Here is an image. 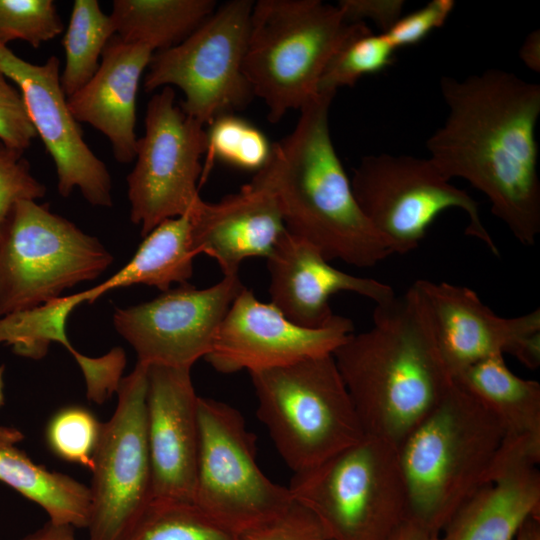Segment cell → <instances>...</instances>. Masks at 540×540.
<instances>
[{
  "label": "cell",
  "mask_w": 540,
  "mask_h": 540,
  "mask_svg": "<svg viewBox=\"0 0 540 540\" xmlns=\"http://www.w3.org/2000/svg\"><path fill=\"white\" fill-rule=\"evenodd\" d=\"M516 540H540V518L529 519L521 528Z\"/></svg>",
  "instance_id": "cell-43"
},
{
  "label": "cell",
  "mask_w": 540,
  "mask_h": 540,
  "mask_svg": "<svg viewBox=\"0 0 540 540\" xmlns=\"http://www.w3.org/2000/svg\"><path fill=\"white\" fill-rule=\"evenodd\" d=\"M199 452L193 503L240 535L292 503L288 487L269 479L256 458V437L239 410L198 398Z\"/></svg>",
  "instance_id": "cell-9"
},
{
  "label": "cell",
  "mask_w": 540,
  "mask_h": 540,
  "mask_svg": "<svg viewBox=\"0 0 540 540\" xmlns=\"http://www.w3.org/2000/svg\"><path fill=\"white\" fill-rule=\"evenodd\" d=\"M239 540H331L317 519L293 503L275 517L243 532Z\"/></svg>",
  "instance_id": "cell-35"
},
{
  "label": "cell",
  "mask_w": 540,
  "mask_h": 540,
  "mask_svg": "<svg viewBox=\"0 0 540 540\" xmlns=\"http://www.w3.org/2000/svg\"><path fill=\"white\" fill-rule=\"evenodd\" d=\"M0 481L38 504L50 522L87 529L91 514L88 486L32 461L16 446L0 447Z\"/></svg>",
  "instance_id": "cell-25"
},
{
  "label": "cell",
  "mask_w": 540,
  "mask_h": 540,
  "mask_svg": "<svg viewBox=\"0 0 540 540\" xmlns=\"http://www.w3.org/2000/svg\"><path fill=\"white\" fill-rule=\"evenodd\" d=\"M153 54L149 46L125 41L115 34L106 44L92 79L67 97L74 118L104 134L114 158L122 164L135 159L136 97Z\"/></svg>",
  "instance_id": "cell-22"
},
{
  "label": "cell",
  "mask_w": 540,
  "mask_h": 540,
  "mask_svg": "<svg viewBox=\"0 0 540 540\" xmlns=\"http://www.w3.org/2000/svg\"><path fill=\"white\" fill-rule=\"evenodd\" d=\"M454 6L453 0H433L421 9L400 17L383 34L395 50L416 45L434 29L443 26Z\"/></svg>",
  "instance_id": "cell-37"
},
{
  "label": "cell",
  "mask_w": 540,
  "mask_h": 540,
  "mask_svg": "<svg viewBox=\"0 0 540 540\" xmlns=\"http://www.w3.org/2000/svg\"><path fill=\"white\" fill-rule=\"evenodd\" d=\"M206 162L200 185L205 181L214 160L257 172L268 161L272 149L265 134L247 120L225 114L208 124Z\"/></svg>",
  "instance_id": "cell-29"
},
{
  "label": "cell",
  "mask_w": 540,
  "mask_h": 540,
  "mask_svg": "<svg viewBox=\"0 0 540 540\" xmlns=\"http://www.w3.org/2000/svg\"><path fill=\"white\" fill-rule=\"evenodd\" d=\"M188 215L196 256L214 259L223 276L239 275L246 259L267 258L286 231L276 200L249 183L217 202L201 199Z\"/></svg>",
  "instance_id": "cell-21"
},
{
  "label": "cell",
  "mask_w": 540,
  "mask_h": 540,
  "mask_svg": "<svg viewBox=\"0 0 540 540\" xmlns=\"http://www.w3.org/2000/svg\"><path fill=\"white\" fill-rule=\"evenodd\" d=\"M395 51L383 33L376 35L365 24L329 59L320 76L318 92L354 86L361 77L390 66Z\"/></svg>",
  "instance_id": "cell-31"
},
{
  "label": "cell",
  "mask_w": 540,
  "mask_h": 540,
  "mask_svg": "<svg viewBox=\"0 0 540 540\" xmlns=\"http://www.w3.org/2000/svg\"><path fill=\"white\" fill-rule=\"evenodd\" d=\"M74 527L47 521L42 527L18 540H77Z\"/></svg>",
  "instance_id": "cell-40"
},
{
  "label": "cell",
  "mask_w": 540,
  "mask_h": 540,
  "mask_svg": "<svg viewBox=\"0 0 540 540\" xmlns=\"http://www.w3.org/2000/svg\"><path fill=\"white\" fill-rule=\"evenodd\" d=\"M454 382L474 396L499 422L506 446L540 454V384L515 375L504 356L470 365Z\"/></svg>",
  "instance_id": "cell-23"
},
{
  "label": "cell",
  "mask_w": 540,
  "mask_h": 540,
  "mask_svg": "<svg viewBox=\"0 0 540 540\" xmlns=\"http://www.w3.org/2000/svg\"><path fill=\"white\" fill-rule=\"evenodd\" d=\"M540 458L501 447L483 483L459 506L442 540H516L531 518H540Z\"/></svg>",
  "instance_id": "cell-20"
},
{
  "label": "cell",
  "mask_w": 540,
  "mask_h": 540,
  "mask_svg": "<svg viewBox=\"0 0 540 540\" xmlns=\"http://www.w3.org/2000/svg\"><path fill=\"white\" fill-rule=\"evenodd\" d=\"M364 434L397 447L453 385L425 301L413 284L377 304L373 326L332 354Z\"/></svg>",
  "instance_id": "cell-2"
},
{
  "label": "cell",
  "mask_w": 540,
  "mask_h": 540,
  "mask_svg": "<svg viewBox=\"0 0 540 540\" xmlns=\"http://www.w3.org/2000/svg\"><path fill=\"white\" fill-rule=\"evenodd\" d=\"M335 94L319 91L300 108L294 129L272 143L249 184L272 195L286 230L328 261L369 268L395 252L362 212L334 148L329 110Z\"/></svg>",
  "instance_id": "cell-3"
},
{
  "label": "cell",
  "mask_w": 540,
  "mask_h": 540,
  "mask_svg": "<svg viewBox=\"0 0 540 540\" xmlns=\"http://www.w3.org/2000/svg\"><path fill=\"white\" fill-rule=\"evenodd\" d=\"M46 194V187L31 173L23 153L0 142V233L16 202L37 200Z\"/></svg>",
  "instance_id": "cell-34"
},
{
  "label": "cell",
  "mask_w": 540,
  "mask_h": 540,
  "mask_svg": "<svg viewBox=\"0 0 540 540\" xmlns=\"http://www.w3.org/2000/svg\"><path fill=\"white\" fill-rule=\"evenodd\" d=\"M195 257L189 215L167 219L144 237L123 268L101 284L82 291L84 300L92 303L107 291L137 284L164 292L174 283H188Z\"/></svg>",
  "instance_id": "cell-24"
},
{
  "label": "cell",
  "mask_w": 540,
  "mask_h": 540,
  "mask_svg": "<svg viewBox=\"0 0 540 540\" xmlns=\"http://www.w3.org/2000/svg\"><path fill=\"white\" fill-rule=\"evenodd\" d=\"M245 288L239 275L223 276L198 289L179 284L158 297L116 308V331L134 348L138 362L191 369L210 352L231 304Z\"/></svg>",
  "instance_id": "cell-14"
},
{
  "label": "cell",
  "mask_w": 540,
  "mask_h": 540,
  "mask_svg": "<svg viewBox=\"0 0 540 540\" xmlns=\"http://www.w3.org/2000/svg\"><path fill=\"white\" fill-rule=\"evenodd\" d=\"M503 439L496 418L453 382L440 403L396 447L408 518L441 533L485 480Z\"/></svg>",
  "instance_id": "cell-4"
},
{
  "label": "cell",
  "mask_w": 540,
  "mask_h": 540,
  "mask_svg": "<svg viewBox=\"0 0 540 540\" xmlns=\"http://www.w3.org/2000/svg\"><path fill=\"white\" fill-rule=\"evenodd\" d=\"M59 65L56 56L42 65L29 63L0 44V71L22 94L37 136L55 164L59 194L69 197L78 188L91 205L110 207V173L85 142L80 123L68 107Z\"/></svg>",
  "instance_id": "cell-15"
},
{
  "label": "cell",
  "mask_w": 540,
  "mask_h": 540,
  "mask_svg": "<svg viewBox=\"0 0 540 540\" xmlns=\"http://www.w3.org/2000/svg\"><path fill=\"white\" fill-rule=\"evenodd\" d=\"M101 429L102 423L90 410L72 405L59 409L51 417L45 438L54 455L91 470Z\"/></svg>",
  "instance_id": "cell-32"
},
{
  "label": "cell",
  "mask_w": 540,
  "mask_h": 540,
  "mask_svg": "<svg viewBox=\"0 0 540 540\" xmlns=\"http://www.w3.org/2000/svg\"><path fill=\"white\" fill-rule=\"evenodd\" d=\"M115 35L110 15L97 0H75L62 39L65 66L60 83L66 97L84 87L97 72L103 50Z\"/></svg>",
  "instance_id": "cell-27"
},
{
  "label": "cell",
  "mask_w": 540,
  "mask_h": 540,
  "mask_svg": "<svg viewBox=\"0 0 540 540\" xmlns=\"http://www.w3.org/2000/svg\"><path fill=\"white\" fill-rule=\"evenodd\" d=\"M85 302L82 292L54 298L37 307L0 317V344L30 359L43 358L52 342L64 345L78 362L82 358L65 333L70 313Z\"/></svg>",
  "instance_id": "cell-28"
},
{
  "label": "cell",
  "mask_w": 540,
  "mask_h": 540,
  "mask_svg": "<svg viewBox=\"0 0 540 540\" xmlns=\"http://www.w3.org/2000/svg\"><path fill=\"white\" fill-rule=\"evenodd\" d=\"M331 540H389L408 518L396 447L365 435L288 486Z\"/></svg>",
  "instance_id": "cell-7"
},
{
  "label": "cell",
  "mask_w": 540,
  "mask_h": 540,
  "mask_svg": "<svg viewBox=\"0 0 540 540\" xmlns=\"http://www.w3.org/2000/svg\"><path fill=\"white\" fill-rule=\"evenodd\" d=\"M353 332V322L340 315L319 328L297 325L245 287L231 304L204 359L220 373H250L332 355Z\"/></svg>",
  "instance_id": "cell-16"
},
{
  "label": "cell",
  "mask_w": 540,
  "mask_h": 540,
  "mask_svg": "<svg viewBox=\"0 0 540 540\" xmlns=\"http://www.w3.org/2000/svg\"><path fill=\"white\" fill-rule=\"evenodd\" d=\"M350 22L373 20L385 33L400 18L404 2L399 0H342L337 5Z\"/></svg>",
  "instance_id": "cell-38"
},
{
  "label": "cell",
  "mask_w": 540,
  "mask_h": 540,
  "mask_svg": "<svg viewBox=\"0 0 540 540\" xmlns=\"http://www.w3.org/2000/svg\"><path fill=\"white\" fill-rule=\"evenodd\" d=\"M350 182L362 212L397 254L416 249L439 214L459 208L469 220L465 234L499 255L477 201L444 179L429 158L387 153L364 156Z\"/></svg>",
  "instance_id": "cell-11"
},
{
  "label": "cell",
  "mask_w": 540,
  "mask_h": 540,
  "mask_svg": "<svg viewBox=\"0 0 540 540\" xmlns=\"http://www.w3.org/2000/svg\"><path fill=\"white\" fill-rule=\"evenodd\" d=\"M389 540H442L439 532L407 518Z\"/></svg>",
  "instance_id": "cell-39"
},
{
  "label": "cell",
  "mask_w": 540,
  "mask_h": 540,
  "mask_svg": "<svg viewBox=\"0 0 540 540\" xmlns=\"http://www.w3.org/2000/svg\"><path fill=\"white\" fill-rule=\"evenodd\" d=\"M216 8L213 0H115L110 18L116 35L155 53L182 42Z\"/></svg>",
  "instance_id": "cell-26"
},
{
  "label": "cell",
  "mask_w": 540,
  "mask_h": 540,
  "mask_svg": "<svg viewBox=\"0 0 540 540\" xmlns=\"http://www.w3.org/2000/svg\"><path fill=\"white\" fill-rule=\"evenodd\" d=\"M4 371L5 366L0 365V407L4 404L5 401ZM23 439L24 435L19 429L0 425V447L16 446Z\"/></svg>",
  "instance_id": "cell-42"
},
{
  "label": "cell",
  "mask_w": 540,
  "mask_h": 540,
  "mask_svg": "<svg viewBox=\"0 0 540 540\" xmlns=\"http://www.w3.org/2000/svg\"><path fill=\"white\" fill-rule=\"evenodd\" d=\"M254 1L232 0L179 44L153 54L144 77L147 93L176 86L182 111L202 125L243 109L255 97L243 73Z\"/></svg>",
  "instance_id": "cell-10"
},
{
  "label": "cell",
  "mask_w": 540,
  "mask_h": 540,
  "mask_svg": "<svg viewBox=\"0 0 540 540\" xmlns=\"http://www.w3.org/2000/svg\"><path fill=\"white\" fill-rule=\"evenodd\" d=\"M520 58L528 68L540 71V34L539 30L530 33L519 51Z\"/></svg>",
  "instance_id": "cell-41"
},
{
  "label": "cell",
  "mask_w": 540,
  "mask_h": 540,
  "mask_svg": "<svg viewBox=\"0 0 540 540\" xmlns=\"http://www.w3.org/2000/svg\"><path fill=\"white\" fill-rule=\"evenodd\" d=\"M414 285L425 301L441 358L452 378L490 357L509 354L527 364L538 355L539 308L504 318L468 287L425 279Z\"/></svg>",
  "instance_id": "cell-17"
},
{
  "label": "cell",
  "mask_w": 540,
  "mask_h": 540,
  "mask_svg": "<svg viewBox=\"0 0 540 540\" xmlns=\"http://www.w3.org/2000/svg\"><path fill=\"white\" fill-rule=\"evenodd\" d=\"M64 30L52 0H0V44L13 40L38 48Z\"/></svg>",
  "instance_id": "cell-33"
},
{
  "label": "cell",
  "mask_w": 540,
  "mask_h": 540,
  "mask_svg": "<svg viewBox=\"0 0 540 540\" xmlns=\"http://www.w3.org/2000/svg\"><path fill=\"white\" fill-rule=\"evenodd\" d=\"M249 374L257 416L294 474L365 436L332 355Z\"/></svg>",
  "instance_id": "cell-6"
},
{
  "label": "cell",
  "mask_w": 540,
  "mask_h": 540,
  "mask_svg": "<svg viewBox=\"0 0 540 540\" xmlns=\"http://www.w3.org/2000/svg\"><path fill=\"white\" fill-rule=\"evenodd\" d=\"M147 369L137 362L122 377L116 409L102 423L89 486V540H127L153 501L146 432Z\"/></svg>",
  "instance_id": "cell-12"
},
{
  "label": "cell",
  "mask_w": 540,
  "mask_h": 540,
  "mask_svg": "<svg viewBox=\"0 0 540 540\" xmlns=\"http://www.w3.org/2000/svg\"><path fill=\"white\" fill-rule=\"evenodd\" d=\"M146 432L152 502L193 503L199 452L191 369L147 365Z\"/></svg>",
  "instance_id": "cell-18"
},
{
  "label": "cell",
  "mask_w": 540,
  "mask_h": 540,
  "mask_svg": "<svg viewBox=\"0 0 540 540\" xmlns=\"http://www.w3.org/2000/svg\"><path fill=\"white\" fill-rule=\"evenodd\" d=\"M364 25L320 0L254 2L243 73L268 120L279 122L316 95L329 59Z\"/></svg>",
  "instance_id": "cell-5"
},
{
  "label": "cell",
  "mask_w": 540,
  "mask_h": 540,
  "mask_svg": "<svg viewBox=\"0 0 540 540\" xmlns=\"http://www.w3.org/2000/svg\"><path fill=\"white\" fill-rule=\"evenodd\" d=\"M37 137L18 88L0 71V142L23 153Z\"/></svg>",
  "instance_id": "cell-36"
},
{
  "label": "cell",
  "mask_w": 540,
  "mask_h": 540,
  "mask_svg": "<svg viewBox=\"0 0 540 540\" xmlns=\"http://www.w3.org/2000/svg\"><path fill=\"white\" fill-rule=\"evenodd\" d=\"M440 90L449 112L426 142L430 161L447 181L463 178L484 193L513 236L533 245L540 233V86L489 69L464 80L442 76Z\"/></svg>",
  "instance_id": "cell-1"
},
{
  "label": "cell",
  "mask_w": 540,
  "mask_h": 540,
  "mask_svg": "<svg viewBox=\"0 0 540 540\" xmlns=\"http://www.w3.org/2000/svg\"><path fill=\"white\" fill-rule=\"evenodd\" d=\"M266 259L270 302L302 327L328 323L334 315L330 298L340 292L356 293L376 305L395 297L388 284L333 267L316 247L287 230Z\"/></svg>",
  "instance_id": "cell-19"
},
{
  "label": "cell",
  "mask_w": 540,
  "mask_h": 540,
  "mask_svg": "<svg viewBox=\"0 0 540 540\" xmlns=\"http://www.w3.org/2000/svg\"><path fill=\"white\" fill-rule=\"evenodd\" d=\"M207 150L205 126L175 104L162 87L146 108L145 133L137 139L135 165L127 176L130 219L145 237L161 222L188 214L202 199L199 186Z\"/></svg>",
  "instance_id": "cell-13"
},
{
  "label": "cell",
  "mask_w": 540,
  "mask_h": 540,
  "mask_svg": "<svg viewBox=\"0 0 540 540\" xmlns=\"http://www.w3.org/2000/svg\"><path fill=\"white\" fill-rule=\"evenodd\" d=\"M112 262L96 237L47 204L19 200L0 233V317L60 297L96 279Z\"/></svg>",
  "instance_id": "cell-8"
},
{
  "label": "cell",
  "mask_w": 540,
  "mask_h": 540,
  "mask_svg": "<svg viewBox=\"0 0 540 540\" xmlns=\"http://www.w3.org/2000/svg\"><path fill=\"white\" fill-rule=\"evenodd\" d=\"M127 540H239L194 503L152 502Z\"/></svg>",
  "instance_id": "cell-30"
}]
</instances>
